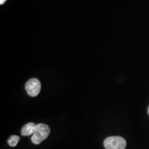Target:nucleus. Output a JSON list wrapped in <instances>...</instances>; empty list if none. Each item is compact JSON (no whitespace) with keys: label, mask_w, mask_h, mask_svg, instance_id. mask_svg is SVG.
Here are the masks:
<instances>
[{"label":"nucleus","mask_w":149,"mask_h":149,"mask_svg":"<svg viewBox=\"0 0 149 149\" xmlns=\"http://www.w3.org/2000/svg\"><path fill=\"white\" fill-rule=\"evenodd\" d=\"M6 0H0V4L1 5L3 4V3L6 2Z\"/></svg>","instance_id":"423d86ee"},{"label":"nucleus","mask_w":149,"mask_h":149,"mask_svg":"<svg viewBox=\"0 0 149 149\" xmlns=\"http://www.w3.org/2000/svg\"><path fill=\"white\" fill-rule=\"evenodd\" d=\"M148 115H149V107H148Z\"/></svg>","instance_id":"0eeeda50"},{"label":"nucleus","mask_w":149,"mask_h":149,"mask_svg":"<svg viewBox=\"0 0 149 149\" xmlns=\"http://www.w3.org/2000/svg\"><path fill=\"white\" fill-rule=\"evenodd\" d=\"M36 130V124L33 122L28 123L22 128V135L24 136L33 135Z\"/></svg>","instance_id":"20e7f679"},{"label":"nucleus","mask_w":149,"mask_h":149,"mask_svg":"<svg viewBox=\"0 0 149 149\" xmlns=\"http://www.w3.org/2000/svg\"><path fill=\"white\" fill-rule=\"evenodd\" d=\"M51 133L49 126L45 124H38L36 125V130L31 137L33 144H40L43 141L47 139Z\"/></svg>","instance_id":"f257e3e1"},{"label":"nucleus","mask_w":149,"mask_h":149,"mask_svg":"<svg viewBox=\"0 0 149 149\" xmlns=\"http://www.w3.org/2000/svg\"><path fill=\"white\" fill-rule=\"evenodd\" d=\"M20 137L17 135H12L10 136V138L8 139V144L10 146L15 147L17 145L19 141Z\"/></svg>","instance_id":"39448f33"},{"label":"nucleus","mask_w":149,"mask_h":149,"mask_svg":"<svg viewBox=\"0 0 149 149\" xmlns=\"http://www.w3.org/2000/svg\"><path fill=\"white\" fill-rule=\"evenodd\" d=\"M25 88L29 95L31 97H36L38 95L41 91L40 81L36 78H32L26 84Z\"/></svg>","instance_id":"7ed1b4c3"},{"label":"nucleus","mask_w":149,"mask_h":149,"mask_svg":"<svg viewBox=\"0 0 149 149\" xmlns=\"http://www.w3.org/2000/svg\"><path fill=\"white\" fill-rule=\"evenodd\" d=\"M104 146L106 149H125L126 141L120 136H113L105 139Z\"/></svg>","instance_id":"f03ea898"}]
</instances>
